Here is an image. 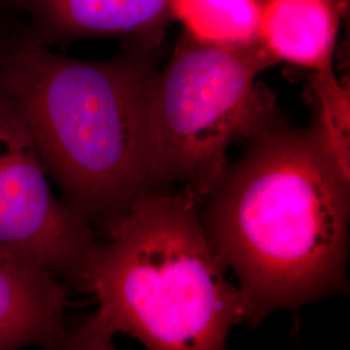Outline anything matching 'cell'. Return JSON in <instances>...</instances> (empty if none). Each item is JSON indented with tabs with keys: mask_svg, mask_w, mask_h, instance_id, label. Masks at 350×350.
Segmentation results:
<instances>
[{
	"mask_svg": "<svg viewBox=\"0 0 350 350\" xmlns=\"http://www.w3.org/2000/svg\"><path fill=\"white\" fill-rule=\"evenodd\" d=\"M39 34L31 39L50 46L82 38H134L159 42L170 21L172 0H12Z\"/></svg>",
	"mask_w": 350,
	"mask_h": 350,
	"instance_id": "obj_7",
	"label": "cell"
},
{
	"mask_svg": "<svg viewBox=\"0 0 350 350\" xmlns=\"http://www.w3.org/2000/svg\"><path fill=\"white\" fill-rule=\"evenodd\" d=\"M271 65L258 43L218 49L182 36L147 88L152 189L180 185L200 202L212 192L230 165L228 147L250 140L278 112L274 94L258 82Z\"/></svg>",
	"mask_w": 350,
	"mask_h": 350,
	"instance_id": "obj_4",
	"label": "cell"
},
{
	"mask_svg": "<svg viewBox=\"0 0 350 350\" xmlns=\"http://www.w3.org/2000/svg\"><path fill=\"white\" fill-rule=\"evenodd\" d=\"M313 120L308 127L318 148L350 182V86L335 69L310 75Z\"/></svg>",
	"mask_w": 350,
	"mask_h": 350,
	"instance_id": "obj_10",
	"label": "cell"
},
{
	"mask_svg": "<svg viewBox=\"0 0 350 350\" xmlns=\"http://www.w3.org/2000/svg\"><path fill=\"white\" fill-rule=\"evenodd\" d=\"M103 235L78 287L98 308L66 349H113L127 335L147 349L219 350L235 325L250 323L187 191H147Z\"/></svg>",
	"mask_w": 350,
	"mask_h": 350,
	"instance_id": "obj_3",
	"label": "cell"
},
{
	"mask_svg": "<svg viewBox=\"0 0 350 350\" xmlns=\"http://www.w3.org/2000/svg\"><path fill=\"white\" fill-rule=\"evenodd\" d=\"M153 44L140 42L105 62L72 59L31 38L0 49V94L62 200L94 230L152 189L146 100Z\"/></svg>",
	"mask_w": 350,
	"mask_h": 350,
	"instance_id": "obj_2",
	"label": "cell"
},
{
	"mask_svg": "<svg viewBox=\"0 0 350 350\" xmlns=\"http://www.w3.org/2000/svg\"><path fill=\"white\" fill-rule=\"evenodd\" d=\"M341 3V5L348 11V5H349V0H338Z\"/></svg>",
	"mask_w": 350,
	"mask_h": 350,
	"instance_id": "obj_11",
	"label": "cell"
},
{
	"mask_svg": "<svg viewBox=\"0 0 350 350\" xmlns=\"http://www.w3.org/2000/svg\"><path fill=\"white\" fill-rule=\"evenodd\" d=\"M68 288L47 267L0 245V350L66 349Z\"/></svg>",
	"mask_w": 350,
	"mask_h": 350,
	"instance_id": "obj_6",
	"label": "cell"
},
{
	"mask_svg": "<svg viewBox=\"0 0 350 350\" xmlns=\"http://www.w3.org/2000/svg\"><path fill=\"white\" fill-rule=\"evenodd\" d=\"M257 43L274 63L310 73L334 68L338 27L347 10L338 0H260Z\"/></svg>",
	"mask_w": 350,
	"mask_h": 350,
	"instance_id": "obj_8",
	"label": "cell"
},
{
	"mask_svg": "<svg viewBox=\"0 0 350 350\" xmlns=\"http://www.w3.org/2000/svg\"><path fill=\"white\" fill-rule=\"evenodd\" d=\"M248 142L200 218L258 325L347 287L350 182L279 112Z\"/></svg>",
	"mask_w": 350,
	"mask_h": 350,
	"instance_id": "obj_1",
	"label": "cell"
},
{
	"mask_svg": "<svg viewBox=\"0 0 350 350\" xmlns=\"http://www.w3.org/2000/svg\"><path fill=\"white\" fill-rule=\"evenodd\" d=\"M260 0H172L170 18L189 40L218 49L257 44Z\"/></svg>",
	"mask_w": 350,
	"mask_h": 350,
	"instance_id": "obj_9",
	"label": "cell"
},
{
	"mask_svg": "<svg viewBox=\"0 0 350 350\" xmlns=\"http://www.w3.org/2000/svg\"><path fill=\"white\" fill-rule=\"evenodd\" d=\"M99 243L98 232L52 191L25 124L0 94V245L78 291Z\"/></svg>",
	"mask_w": 350,
	"mask_h": 350,
	"instance_id": "obj_5",
	"label": "cell"
}]
</instances>
